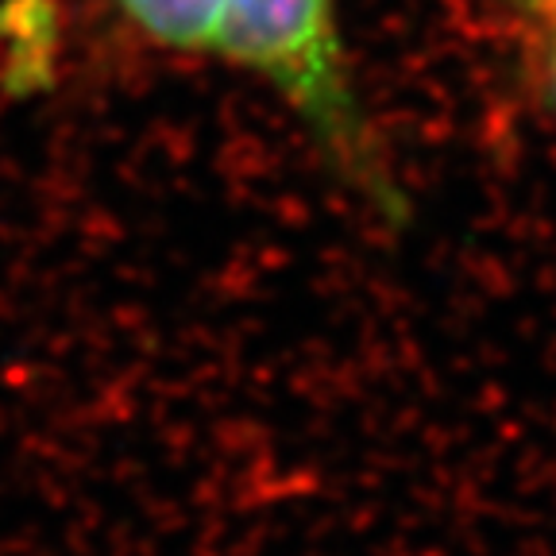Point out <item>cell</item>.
Segmentation results:
<instances>
[{
    "label": "cell",
    "mask_w": 556,
    "mask_h": 556,
    "mask_svg": "<svg viewBox=\"0 0 556 556\" xmlns=\"http://www.w3.org/2000/svg\"><path fill=\"white\" fill-rule=\"evenodd\" d=\"M139 43L174 59L213 62L225 0H101Z\"/></svg>",
    "instance_id": "7a4b0ae2"
},
{
    "label": "cell",
    "mask_w": 556,
    "mask_h": 556,
    "mask_svg": "<svg viewBox=\"0 0 556 556\" xmlns=\"http://www.w3.org/2000/svg\"><path fill=\"white\" fill-rule=\"evenodd\" d=\"M213 62L270 89L348 190L382 220L402 217V190L348 59L340 0H225Z\"/></svg>",
    "instance_id": "6da1fadb"
},
{
    "label": "cell",
    "mask_w": 556,
    "mask_h": 556,
    "mask_svg": "<svg viewBox=\"0 0 556 556\" xmlns=\"http://www.w3.org/2000/svg\"><path fill=\"white\" fill-rule=\"evenodd\" d=\"M526 86L556 121V0H503Z\"/></svg>",
    "instance_id": "3957f363"
}]
</instances>
